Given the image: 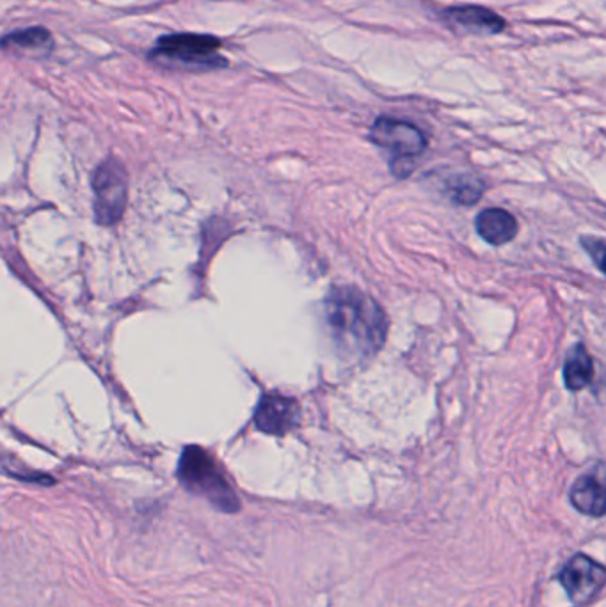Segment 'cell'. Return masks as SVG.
<instances>
[{"label": "cell", "instance_id": "cell-7", "mask_svg": "<svg viewBox=\"0 0 606 607\" xmlns=\"http://www.w3.org/2000/svg\"><path fill=\"white\" fill-rule=\"evenodd\" d=\"M299 423V405L296 400L278 393L262 396L255 412V425L269 435H285Z\"/></svg>", "mask_w": 606, "mask_h": 607}, {"label": "cell", "instance_id": "cell-5", "mask_svg": "<svg viewBox=\"0 0 606 607\" xmlns=\"http://www.w3.org/2000/svg\"><path fill=\"white\" fill-rule=\"evenodd\" d=\"M370 141L395 157L391 171L404 164L407 174L411 173L407 162H413L427 148V139L420 128L395 118L375 119L370 128Z\"/></svg>", "mask_w": 606, "mask_h": 607}, {"label": "cell", "instance_id": "cell-13", "mask_svg": "<svg viewBox=\"0 0 606 607\" xmlns=\"http://www.w3.org/2000/svg\"><path fill=\"white\" fill-rule=\"evenodd\" d=\"M448 196L457 205H475L482 198V183L471 176H455L447 182Z\"/></svg>", "mask_w": 606, "mask_h": 607}, {"label": "cell", "instance_id": "cell-4", "mask_svg": "<svg viewBox=\"0 0 606 607\" xmlns=\"http://www.w3.org/2000/svg\"><path fill=\"white\" fill-rule=\"evenodd\" d=\"M93 190L96 221L102 226L120 221L128 201V176L120 160L109 158L96 169Z\"/></svg>", "mask_w": 606, "mask_h": 607}, {"label": "cell", "instance_id": "cell-11", "mask_svg": "<svg viewBox=\"0 0 606 607\" xmlns=\"http://www.w3.org/2000/svg\"><path fill=\"white\" fill-rule=\"evenodd\" d=\"M594 377V363L583 345H575L564 364V382L569 391H582Z\"/></svg>", "mask_w": 606, "mask_h": 607}, {"label": "cell", "instance_id": "cell-3", "mask_svg": "<svg viewBox=\"0 0 606 607\" xmlns=\"http://www.w3.org/2000/svg\"><path fill=\"white\" fill-rule=\"evenodd\" d=\"M221 40L207 34H171L160 38L152 59L164 66H178L185 70H208L226 66L217 54Z\"/></svg>", "mask_w": 606, "mask_h": 607}, {"label": "cell", "instance_id": "cell-2", "mask_svg": "<svg viewBox=\"0 0 606 607\" xmlns=\"http://www.w3.org/2000/svg\"><path fill=\"white\" fill-rule=\"evenodd\" d=\"M178 480L185 489L205 497L219 512H239V497L224 478L216 460L200 446H187L178 462Z\"/></svg>", "mask_w": 606, "mask_h": 607}, {"label": "cell", "instance_id": "cell-6", "mask_svg": "<svg viewBox=\"0 0 606 607\" xmlns=\"http://www.w3.org/2000/svg\"><path fill=\"white\" fill-rule=\"evenodd\" d=\"M605 579V568L585 554H576L560 572V583L575 604L589 602L603 588Z\"/></svg>", "mask_w": 606, "mask_h": 607}, {"label": "cell", "instance_id": "cell-12", "mask_svg": "<svg viewBox=\"0 0 606 607\" xmlns=\"http://www.w3.org/2000/svg\"><path fill=\"white\" fill-rule=\"evenodd\" d=\"M0 47L6 50H22L31 54H47L52 48V36L43 27H31L24 31L11 32L0 40Z\"/></svg>", "mask_w": 606, "mask_h": 607}, {"label": "cell", "instance_id": "cell-8", "mask_svg": "<svg viewBox=\"0 0 606 607\" xmlns=\"http://www.w3.org/2000/svg\"><path fill=\"white\" fill-rule=\"evenodd\" d=\"M443 18L448 25L454 29H461L468 34H479V36H493L500 34L505 29V20L496 15L491 9L482 6H455L445 9Z\"/></svg>", "mask_w": 606, "mask_h": 607}, {"label": "cell", "instance_id": "cell-14", "mask_svg": "<svg viewBox=\"0 0 606 607\" xmlns=\"http://www.w3.org/2000/svg\"><path fill=\"white\" fill-rule=\"evenodd\" d=\"M583 249L591 254L592 260L598 265V269H603V258H605V242L601 238H583Z\"/></svg>", "mask_w": 606, "mask_h": 607}, {"label": "cell", "instance_id": "cell-10", "mask_svg": "<svg viewBox=\"0 0 606 607\" xmlns=\"http://www.w3.org/2000/svg\"><path fill=\"white\" fill-rule=\"evenodd\" d=\"M569 497L578 512L591 517L605 515V485L596 474H585L580 480H576Z\"/></svg>", "mask_w": 606, "mask_h": 607}, {"label": "cell", "instance_id": "cell-1", "mask_svg": "<svg viewBox=\"0 0 606 607\" xmlns=\"http://www.w3.org/2000/svg\"><path fill=\"white\" fill-rule=\"evenodd\" d=\"M327 324L338 345L351 354L374 355L383 347L388 318L383 308L358 288H335L326 300Z\"/></svg>", "mask_w": 606, "mask_h": 607}, {"label": "cell", "instance_id": "cell-9", "mask_svg": "<svg viewBox=\"0 0 606 607\" xmlns=\"http://www.w3.org/2000/svg\"><path fill=\"white\" fill-rule=\"evenodd\" d=\"M475 228L487 244L503 245L518 235V221L502 208H487L479 213Z\"/></svg>", "mask_w": 606, "mask_h": 607}]
</instances>
